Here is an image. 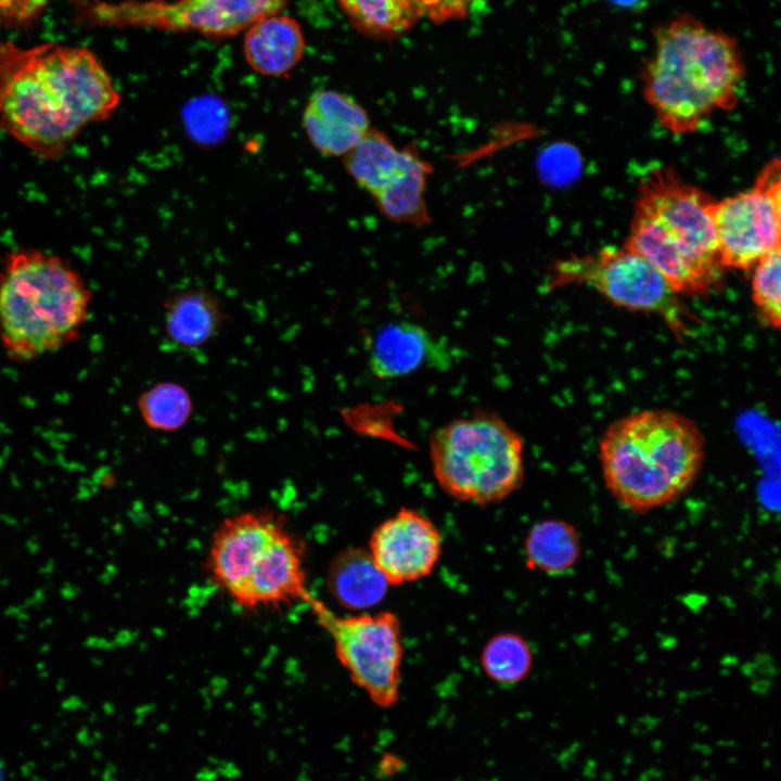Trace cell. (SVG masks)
Segmentation results:
<instances>
[{
  "label": "cell",
  "mask_w": 781,
  "mask_h": 781,
  "mask_svg": "<svg viewBox=\"0 0 781 781\" xmlns=\"http://www.w3.org/2000/svg\"><path fill=\"white\" fill-rule=\"evenodd\" d=\"M119 104L112 77L87 48L0 42V131L41 161L61 158Z\"/></svg>",
  "instance_id": "cell-1"
},
{
  "label": "cell",
  "mask_w": 781,
  "mask_h": 781,
  "mask_svg": "<svg viewBox=\"0 0 781 781\" xmlns=\"http://www.w3.org/2000/svg\"><path fill=\"white\" fill-rule=\"evenodd\" d=\"M652 37L641 68L642 94L662 127L692 133L714 113L738 104L746 67L734 35L680 12L654 25Z\"/></svg>",
  "instance_id": "cell-2"
},
{
  "label": "cell",
  "mask_w": 781,
  "mask_h": 781,
  "mask_svg": "<svg viewBox=\"0 0 781 781\" xmlns=\"http://www.w3.org/2000/svg\"><path fill=\"white\" fill-rule=\"evenodd\" d=\"M705 457L704 435L687 415L648 409L619 418L599 443L610 494L632 513L671 503L696 481Z\"/></svg>",
  "instance_id": "cell-3"
},
{
  "label": "cell",
  "mask_w": 781,
  "mask_h": 781,
  "mask_svg": "<svg viewBox=\"0 0 781 781\" xmlns=\"http://www.w3.org/2000/svg\"><path fill=\"white\" fill-rule=\"evenodd\" d=\"M716 200L671 167L639 182L624 246L646 259L678 294L707 293L721 270L712 210Z\"/></svg>",
  "instance_id": "cell-4"
},
{
  "label": "cell",
  "mask_w": 781,
  "mask_h": 781,
  "mask_svg": "<svg viewBox=\"0 0 781 781\" xmlns=\"http://www.w3.org/2000/svg\"><path fill=\"white\" fill-rule=\"evenodd\" d=\"M92 293L63 257L20 247L0 257V344L8 356L29 361L76 338Z\"/></svg>",
  "instance_id": "cell-5"
},
{
  "label": "cell",
  "mask_w": 781,
  "mask_h": 781,
  "mask_svg": "<svg viewBox=\"0 0 781 781\" xmlns=\"http://www.w3.org/2000/svg\"><path fill=\"white\" fill-rule=\"evenodd\" d=\"M213 581L247 610L308 602L304 552L273 512L244 511L226 517L208 550Z\"/></svg>",
  "instance_id": "cell-6"
},
{
  "label": "cell",
  "mask_w": 781,
  "mask_h": 781,
  "mask_svg": "<svg viewBox=\"0 0 781 781\" xmlns=\"http://www.w3.org/2000/svg\"><path fill=\"white\" fill-rule=\"evenodd\" d=\"M432 472L449 497L497 503L523 484L522 436L497 413L477 409L437 427L428 440Z\"/></svg>",
  "instance_id": "cell-7"
},
{
  "label": "cell",
  "mask_w": 781,
  "mask_h": 781,
  "mask_svg": "<svg viewBox=\"0 0 781 781\" xmlns=\"http://www.w3.org/2000/svg\"><path fill=\"white\" fill-rule=\"evenodd\" d=\"M307 603L328 631L336 658L351 681L375 705L394 706L399 699L404 658L399 617L389 611L337 615L313 597Z\"/></svg>",
  "instance_id": "cell-8"
},
{
  "label": "cell",
  "mask_w": 781,
  "mask_h": 781,
  "mask_svg": "<svg viewBox=\"0 0 781 781\" xmlns=\"http://www.w3.org/2000/svg\"><path fill=\"white\" fill-rule=\"evenodd\" d=\"M554 278L555 284L586 285L617 306L656 313L677 330L683 327L679 295L646 259L625 246L565 258Z\"/></svg>",
  "instance_id": "cell-9"
},
{
  "label": "cell",
  "mask_w": 781,
  "mask_h": 781,
  "mask_svg": "<svg viewBox=\"0 0 781 781\" xmlns=\"http://www.w3.org/2000/svg\"><path fill=\"white\" fill-rule=\"evenodd\" d=\"M781 165L768 162L746 191L715 201L712 210L722 268L746 270L781 243Z\"/></svg>",
  "instance_id": "cell-10"
},
{
  "label": "cell",
  "mask_w": 781,
  "mask_h": 781,
  "mask_svg": "<svg viewBox=\"0 0 781 781\" xmlns=\"http://www.w3.org/2000/svg\"><path fill=\"white\" fill-rule=\"evenodd\" d=\"M286 0H148L103 4L102 20L117 26L193 30L226 37L258 20L280 13Z\"/></svg>",
  "instance_id": "cell-11"
},
{
  "label": "cell",
  "mask_w": 781,
  "mask_h": 781,
  "mask_svg": "<svg viewBox=\"0 0 781 781\" xmlns=\"http://www.w3.org/2000/svg\"><path fill=\"white\" fill-rule=\"evenodd\" d=\"M441 548V534L427 516L400 508L374 527L368 551L388 585L401 586L428 576Z\"/></svg>",
  "instance_id": "cell-12"
},
{
  "label": "cell",
  "mask_w": 781,
  "mask_h": 781,
  "mask_svg": "<svg viewBox=\"0 0 781 781\" xmlns=\"http://www.w3.org/2000/svg\"><path fill=\"white\" fill-rule=\"evenodd\" d=\"M304 131L324 156H345L371 129L364 107L354 98L331 89L313 92L303 114Z\"/></svg>",
  "instance_id": "cell-13"
},
{
  "label": "cell",
  "mask_w": 781,
  "mask_h": 781,
  "mask_svg": "<svg viewBox=\"0 0 781 781\" xmlns=\"http://www.w3.org/2000/svg\"><path fill=\"white\" fill-rule=\"evenodd\" d=\"M432 335L408 321L386 323L369 341V366L382 380L397 379L415 372L436 354Z\"/></svg>",
  "instance_id": "cell-14"
},
{
  "label": "cell",
  "mask_w": 781,
  "mask_h": 781,
  "mask_svg": "<svg viewBox=\"0 0 781 781\" xmlns=\"http://www.w3.org/2000/svg\"><path fill=\"white\" fill-rule=\"evenodd\" d=\"M305 50L299 24L276 13L252 24L245 33L243 52L247 64L264 76H282L302 60Z\"/></svg>",
  "instance_id": "cell-15"
},
{
  "label": "cell",
  "mask_w": 781,
  "mask_h": 781,
  "mask_svg": "<svg viewBox=\"0 0 781 781\" xmlns=\"http://www.w3.org/2000/svg\"><path fill=\"white\" fill-rule=\"evenodd\" d=\"M225 313L216 296L202 287L170 295L164 304L167 340L182 349H195L210 342L221 330Z\"/></svg>",
  "instance_id": "cell-16"
},
{
  "label": "cell",
  "mask_w": 781,
  "mask_h": 781,
  "mask_svg": "<svg viewBox=\"0 0 781 781\" xmlns=\"http://www.w3.org/2000/svg\"><path fill=\"white\" fill-rule=\"evenodd\" d=\"M327 584L338 604L358 612L376 606L389 587L368 549L359 547L345 549L333 558Z\"/></svg>",
  "instance_id": "cell-17"
},
{
  "label": "cell",
  "mask_w": 781,
  "mask_h": 781,
  "mask_svg": "<svg viewBox=\"0 0 781 781\" xmlns=\"http://www.w3.org/2000/svg\"><path fill=\"white\" fill-rule=\"evenodd\" d=\"M414 149H399L386 135L370 129L343 162L347 174L374 199L401 171Z\"/></svg>",
  "instance_id": "cell-18"
},
{
  "label": "cell",
  "mask_w": 781,
  "mask_h": 781,
  "mask_svg": "<svg viewBox=\"0 0 781 781\" xmlns=\"http://www.w3.org/2000/svg\"><path fill=\"white\" fill-rule=\"evenodd\" d=\"M580 553L579 534L564 520L547 518L536 523L524 540L527 567L547 575H563L571 571Z\"/></svg>",
  "instance_id": "cell-19"
},
{
  "label": "cell",
  "mask_w": 781,
  "mask_h": 781,
  "mask_svg": "<svg viewBox=\"0 0 781 781\" xmlns=\"http://www.w3.org/2000/svg\"><path fill=\"white\" fill-rule=\"evenodd\" d=\"M432 171L417 148L396 178L374 200L388 219L410 225H424L430 216L425 205V187Z\"/></svg>",
  "instance_id": "cell-20"
},
{
  "label": "cell",
  "mask_w": 781,
  "mask_h": 781,
  "mask_svg": "<svg viewBox=\"0 0 781 781\" xmlns=\"http://www.w3.org/2000/svg\"><path fill=\"white\" fill-rule=\"evenodd\" d=\"M351 24L374 37H393L425 15L424 0H337Z\"/></svg>",
  "instance_id": "cell-21"
},
{
  "label": "cell",
  "mask_w": 781,
  "mask_h": 781,
  "mask_svg": "<svg viewBox=\"0 0 781 781\" xmlns=\"http://www.w3.org/2000/svg\"><path fill=\"white\" fill-rule=\"evenodd\" d=\"M138 410L145 425L157 432H175L190 420L193 402L190 393L172 381L155 383L138 398Z\"/></svg>",
  "instance_id": "cell-22"
},
{
  "label": "cell",
  "mask_w": 781,
  "mask_h": 781,
  "mask_svg": "<svg viewBox=\"0 0 781 781\" xmlns=\"http://www.w3.org/2000/svg\"><path fill=\"white\" fill-rule=\"evenodd\" d=\"M533 662L528 642L514 632L492 636L481 653V666L486 676L504 686L524 680L532 670Z\"/></svg>",
  "instance_id": "cell-23"
},
{
  "label": "cell",
  "mask_w": 781,
  "mask_h": 781,
  "mask_svg": "<svg viewBox=\"0 0 781 781\" xmlns=\"http://www.w3.org/2000/svg\"><path fill=\"white\" fill-rule=\"evenodd\" d=\"M781 248L764 256L754 267L752 298L764 324L778 330L781 324Z\"/></svg>",
  "instance_id": "cell-24"
},
{
  "label": "cell",
  "mask_w": 781,
  "mask_h": 781,
  "mask_svg": "<svg viewBox=\"0 0 781 781\" xmlns=\"http://www.w3.org/2000/svg\"><path fill=\"white\" fill-rule=\"evenodd\" d=\"M49 0H0V26L23 28L33 25Z\"/></svg>",
  "instance_id": "cell-25"
},
{
  "label": "cell",
  "mask_w": 781,
  "mask_h": 781,
  "mask_svg": "<svg viewBox=\"0 0 781 781\" xmlns=\"http://www.w3.org/2000/svg\"><path fill=\"white\" fill-rule=\"evenodd\" d=\"M481 1L484 0H424L425 15L434 23L459 20Z\"/></svg>",
  "instance_id": "cell-26"
},
{
  "label": "cell",
  "mask_w": 781,
  "mask_h": 781,
  "mask_svg": "<svg viewBox=\"0 0 781 781\" xmlns=\"http://www.w3.org/2000/svg\"><path fill=\"white\" fill-rule=\"evenodd\" d=\"M616 5L623 7V8H637L643 3L645 0H610Z\"/></svg>",
  "instance_id": "cell-27"
}]
</instances>
